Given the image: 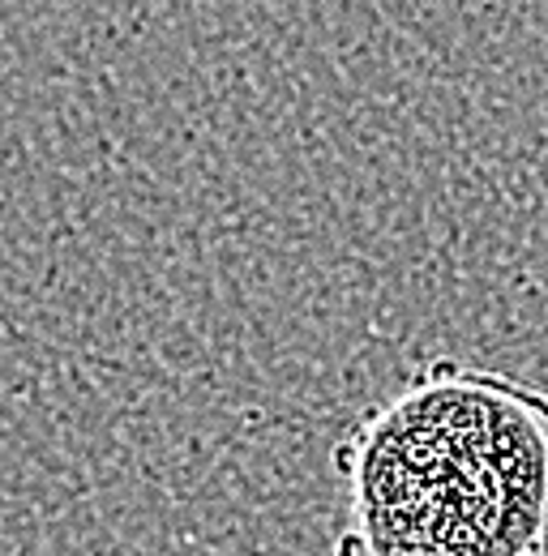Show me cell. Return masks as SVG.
Segmentation results:
<instances>
[{
    "mask_svg": "<svg viewBox=\"0 0 548 556\" xmlns=\"http://www.w3.org/2000/svg\"><path fill=\"white\" fill-rule=\"evenodd\" d=\"M335 556H548V394L433 359L335 445Z\"/></svg>",
    "mask_w": 548,
    "mask_h": 556,
    "instance_id": "obj_1",
    "label": "cell"
}]
</instances>
